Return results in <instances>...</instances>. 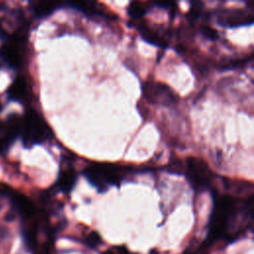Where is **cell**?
<instances>
[{
	"mask_svg": "<svg viewBox=\"0 0 254 254\" xmlns=\"http://www.w3.org/2000/svg\"><path fill=\"white\" fill-rule=\"evenodd\" d=\"M238 201L231 195L222 194L214 197V205L211 213L206 242H215L227 235L229 222L235 217Z\"/></svg>",
	"mask_w": 254,
	"mask_h": 254,
	"instance_id": "1",
	"label": "cell"
},
{
	"mask_svg": "<svg viewBox=\"0 0 254 254\" xmlns=\"http://www.w3.org/2000/svg\"><path fill=\"white\" fill-rule=\"evenodd\" d=\"M21 137L26 148L36 144H42L53 137V131L43 118L34 109H28L22 117Z\"/></svg>",
	"mask_w": 254,
	"mask_h": 254,
	"instance_id": "2",
	"label": "cell"
},
{
	"mask_svg": "<svg viewBox=\"0 0 254 254\" xmlns=\"http://www.w3.org/2000/svg\"><path fill=\"white\" fill-rule=\"evenodd\" d=\"M124 175L123 168L106 163H92L83 170L85 179L100 192L107 190L110 186L119 185Z\"/></svg>",
	"mask_w": 254,
	"mask_h": 254,
	"instance_id": "3",
	"label": "cell"
},
{
	"mask_svg": "<svg viewBox=\"0 0 254 254\" xmlns=\"http://www.w3.org/2000/svg\"><path fill=\"white\" fill-rule=\"evenodd\" d=\"M184 171L187 179L194 190L202 191L212 186L213 173L207 164L201 159L189 158L186 161Z\"/></svg>",
	"mask_w": 254,
	"mask_h": 254,
	"instance_id": "4",
	"label": "cell"
},
{
	"mask_svg": "<svg viewBox=\"0 0 254 254\" xmlns=\"http://www.w3.org/2000/svg\"><path fill=\"white\" fill-rule=\"evenodd\" d=\"M143 93L147 100L156 104H174L178 97L176 93L166 84L157 81H146L143 86Z\"/></svg>",
	"mask_w": 254,
	"mask_h": 254,
	"instance_id": "5",
	"label": "cell"
},
{
	"mask_svg": "<svg viewBox=\"0 0 254 254\" xmlns=\"http://www.w3.org/2000/svg\"><path fill=\"white\" fill-rule=\"evenodd\" d=\"M219 25L226 27H236L254 23V14L242 9L222 10L217 14Z\"/></svg>",
	"mask_w": 254,
	"mask_h": 254,
	"instance_id": "6",
	"label": "cell"
},
{
	"mask_svg": "<svg viewBox=\"0 0 254 254\" xmlns=\"http://www.w3.org/2000/svg\"><path fill=\"white\" fill-rule=\"evenodd\" d=\"M7 92L12 100L25 102L31 96V87L25 77L18 76L13 80Z\"/></svg>",
	"mask_w": 254,
	"mask_h": 254,
	"instance_id": "7",
	"label": "cell"
},
{
	"mask_svg": "<svg viewBox=\"0 0 254 254\" xmlns=\"http://www.w3.org/2000/svg\"><path fill=\"white\" fill-rule=\"evenodd\" d=\"M10 196L14 208L19 211L23 217L31 218L36 215V206L24 194L11 191Z\"/></svg>",
	"mask_w": 254,
	"mask_h": 254,
	"instance_id": "8",
	"label": "cell"
},
{
	"mask_svg": "<svg viewBox=\"0 0 254 254\" xmlns=\"http://www.w3.org/2000/svg\"><path fill=\"white\" fill-rule=\"evenodd\" d=\"M66 6H69L89 17H108L104 13V11L99 8L96 2H70L67 3Z\"/></svg>",
	"mask_w": 254,
	"mask_h": 254,
	"instance_id": "9",
	"label": "cell"
},
{
	"mask_svg": "<svg viewBox=\"0 0 254 254\" xmlns=\"http://www.w3.org/2000/svg\"><path fill=\"white\" fill-rule=\"evenodd\" d=\"M61 3L51 1H33L30 2V8L35 17L46 18L60 7Z\"/></svg>",
	"mask_w": 254,
	"mask_h": 254,
	"instance_id": "10",
	"label": "cell"
},
{
	"mask_svg": "<svg viewBox=\"0 0 254 254\" xmlns=\"http://www.w3.org/2000/svg\"><path fill=\"white\" fill-rule=\"evenodd\" d=\"M138 30L141 37L148 43L161 48H164L167 46V41L156 30L150 28L149 26L145 24H140L138 26Z\"/></svg>",
	"mask_w": 254,
	"mask_h": 254,
	"instance_id": "11",
	"label": "cell"
},
{
	"mask_svg": "<svg viewBox=\"0 0 254 254\" xmlns=\"http://www.w3.org/2000/svg\"><path fill=\"white\" fill-rule=\"evenodd\" d=\"M76 175L72 169H64L63 170L57 181L58 189L63 192H69L75 183Z\"/></svg>",
	"mask_w": 254,
	"mask_h": 254,
	"instance_id": "12",
	"label": "cell"
},
{
	"mask_svg": "<svg viewBox=\"0 0 254 254\" xmlns=\"http://www.w3.org/2000/svg\"><path fill=\"white\" fill-rule=\"evenodd\" d=\"M13 141L14 138L8 131L6 123L0 121V154L6 152Z\"/></svg>",
	"mask_w": 254,
	"mask_h": 254,
	"instance_id": "13",
	"label": "cell"
},
{
	"mask_svg": "<svg viewBox=\"0 0 254 254\" xmlns=\"http://www.w3.org/2000/svg\"><path fill=\"white\" fill-rule=\"evenodd\" d=\"M146 11H147V8L142 3H139V2H132L129 4L127 8L128 15L133 19L141 18L146 13Z\"/></svg>",
	"mask_w": 254,
	"mask_h": 254,
	"instance_id": "14",
	"label": "cell"
},
{
	"mask_svg": "<svg viewBox=\"0 0 254 254\" xmlns=\"http://www.w3.org/2000/svg\"><path fill=\"white\" fill-rule=\"evenodd\" d=\"M85 243L88 245V246H96L100 243V236L96 233V232H91L89 233L86 238H85Z\"/></svg>",
	"mask_w": 254,
	"mask_h": 254,
	"instance_id": "15",
	"label": "cell"
},
{
	"mask_svg": "<svg viewBox=\"0 0 254 254\" xmlns=\"http://www.w3.org/2000/svg\"><path fill=\"white\" fill-rule=\"evenodd\" d=\"M201 33L208 39H211V40H215L217 38V33L215 30H213L212 28L208 27V26H202L201 27Z\"/></svg>",
	"mask_w": 254,
	"mask_h": 254,
	"instance_id": "16",
	"label": "cell"
},
{
	"mask_svg": "<svg viewBox=\"0 0 254 254\" xmlns=\"http://www.w3.org/2000/svg\"><path fill=\"white\" fill-rule=\"evenodd\" d=\"M103 254H113L112 252H110V251H107V252H104Z\"/></svg>",
	"mask_w": 254,
	"mask_h": 254,
	"instance_id": "17",
	"label": "cell"
},
{
	"mask_svg": "<svg viewBox=\"0 0 254 254\" xmlns=\"http://www.w3.org/2000/svg\"><path fill=\"white\" fill-rule=\"evenodd\" d=\"M249 5H252V8H254V2H252V3H249Z\"/></svg>",
	"mask_w": 254,
	"mask_h": 254,
	"instance_id": "18",
	"label": "cell"
},
{
	"mask_svg": "<svg viewBox=\"0 0 254 254\" xmlns=\"http://www.w3.org/2000/svg\"><path fill=\"white\" fill-rule=\"evenodd\" d=\"M2 107H3V106H2V104H1V102H0V111L2 110Z\"/></svg>",
	"mask_w": 254,
	"mask_h": 254,
	"instance_id": "19",
	"label": "cell"
},
{
	"mask_svg": "<svg viewBox=\"0 0 254 254\" xmlns=\"http://www.w3.org/2000/svg\"><path fill=\"white\" fill-rule=\"evenodd\" d=\"M1 207H2V205H1V204H0V209H1Z\"/></svg>",
	"mask_w": 254,
	"mask_h": 254,
	"instance_id": "20",
	"label": "cell"
}]
</instances>
